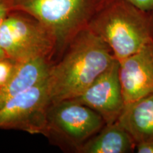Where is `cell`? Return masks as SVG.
Segmentation results:
<instances>
[{
	"label": "cell",
	"instance_id": "obj_1",
	"mask_svg": "<svg viewBox=\"0 0 153 153\" xmlns=\"http://www.w3.org/2000/svg\"><path fill=\"white\" fill-rule=\"evenodd\" d=\"M116 60L100 37L89 28L81 30L50 68L47 84L51 103L79 97Z\"/></svg>",
	"mask_w": 153,
	"mask_h": 153
},
{
	"label": "cell",
	"instance_id": "obj_2",
	"mask_svg": "<svg viewBox=\"0 0 153 153\" xmlns=\"http://www.w3.org/2000/svg\"><path fill=\"white\" fill-rule=\"evenodd\" d=\"M88 28L121 62L153 41V11L137 8L126 0H108Z\"/></svg>",
	"mask_w": 153,
	"mask_h": 153
},
{
	"label": "cell",
	"instance_id": "obj_3",
	"mask_svg": "<svg viewBox=\"0 0 153 153\" xmlns=\"http://www.w3.org/2000/svg\"><path fill=\"white\" fill-rule=\"evenodd\" d=\"M108 0H7L10 11L31 15L46 27L56 43L54 62L72 40L88 28ZM53 62V63H54Z\"/></svg>",
	"mask_w": 153,
	"mask_h": 153
},
{
	"label": "cell",
	"instance_id": "obj_4",
	"mask_svg": "<svg viewBox=\"0 0 153 153\" xmlns=\"http://www.w3.org/2000/svg\"><path fill=\"white\" fill-rule=\"evenodd\" d=\"M106 125L95 111L73 99L51 103L43 135L63 152L80 148Z\"/></svg>",
	"mask_w": 153,
	"mask_h": 153
},
{
	"label": "cell",
	"instance_id": "obj_5",
	"mask_svg": "<svg viewBox=\"0 0 153 153\" xmlns=\"http://www.w3.org/2000/svg\"><path fill=\"white\" fill-rule=\"evenodd\" d=\"M0 48L16 62L45 58L54 62L56 43L38 19L22 11H9L0 25Z\"/></svg>",
	"mask_w": 153,
	"mask_h": 153
},
{
	"label": "cell",
	"instance_id": "obj_6",
	"mask_svg": "<svg viewBox=\"0 0 153 153\" xmlns=\"http://www.w3.org/2000/svg\"><path fill=\"white\" fill-rule=\"evenodd\" d=\"M51 103L46 78L0 106V129L43 135Z\"/></svg>",
	"mask_w": 153,
	"mask_h": 153
},
{
	"label": "cell",
	"instance_id": "obj_7",
	"mask_svg": "<svg viewBox=\"0 0 153 153\" xmlns=\"http://www.w3.org/2000/svg\"><path fill=\"white\" fill-rule=\"evenodd\" d=\"M119 66L116 60L85 91L73 99L98 113L106 124L117 121L125 107Z\"/></svg>",
	"mask_w": 153,
	"mask_h": 153
},
{
	"label": "cell",
	"instance_id": "obj_8",
	"mask_svg": "<svg viewBox=\"0 0 153 153\" xmlns=\"http://www.w3.org/2000/svg\"><path fill=\"white\" fill-rule=\"evenodd\" d=\"M118 62L125 105L153 93V41Z\"/></svg>",
	"mask_w": 153,
	"mask_h": 153
},
{
	"label": "cell",
	"instance_id": "obj_9",
	"mask_svg": "<svg viewBox=\"0 0 153 153\" xmlns=\"http://www.w3.org/2000/svg\"><path fill=\"white\" fill-rule=\"evenodd\" d=\"M136 145L153 143V93L125 105L117 120Z\"/></svg>",
	"mask_w": 153,
	"mask_h": 153
},
{
	"label": "cell",
	"instance_id": "obj_10",
	"mask_svg": "<svg viewBox=\"0 0 153 153\" xmlns=\"http://www.w3.org/2000/svg\"><path fill=\"white\" fill-rule=\"evenodd\" d=\"M52 62L45 58L17 62L14 73L0 87V106L47 78Z\"/></svg>",
	"mask_w": 153,
	"mask_h": 153
},
{
	"label": "cell",
	"instance_id": "obj_11",
	"mask_svg": "<svg viewBox=\"0 0 153 153\" xmlns=\"http://www.w3.org/2000/svg\"><path fill=\"white\" fill-rule=\"evenodd\" d=\"M136 148L131 135L116 121L106 124L82 145L78 153H131Z\"/></svg>",
	"mask_w": 153,
	"mask_h": 153
},
{
	"label": "cell",
	"instance_id": "obj_12",
	"mask_svg": "<svg viewBox=\"0 0 153 153\" xmlns=\"http://www.w3.org/2000/svg\"><path fill=\"white\" fill-rule=\"evenodd\" d=\"M17 62L7 58H0V87L9 79L16 68Z\"/></svg>",
	"mask_w": 153,
	"mask_h": 153
},
{
	"label": "cell",
	"instance_id": "obj_13",
	"mask_svg": "<svg viewBox=\"0 0 153 153\" xmlns=\"http://www.w3.org/2000/svg\"><path fill=\"white\" fill-rule=\"evenodd\" d=\"M137 8L145 11H153V0H126Z\"/></svg>",
	"mask_w": 153,
	"mask_h": 153
},
{
	"label": "cell",
	"instance_id": "obj_14",
	"mask_svg": "<svg viewBox=\"0 0 153 153\" xmlns=\"http://www.w3.org/2000/svg\"><path fill=\"white\" fill-rule=\"evenodd\" d=\"M10 11L7 0H0V25ZM6 55L0 48V58H6Z\"/></svg>",
	"mask_w": 153,
	"mask_h": 153
},
{
	"label": "cell",
	"instance_id": "obj_15",
	"mask_svg": "<svg viewBox=\"0 0 153 153\" xmlns=\"http://www.w3.org/2000/svg\"><path fill=\"white\" fill-rule=\"evenodd\" d=\"M136 152L138 153H153V143L137 145Z\"/></svg>",
	"mask_w": 153,
	"mask_h": 153
}]
</instances>
